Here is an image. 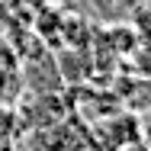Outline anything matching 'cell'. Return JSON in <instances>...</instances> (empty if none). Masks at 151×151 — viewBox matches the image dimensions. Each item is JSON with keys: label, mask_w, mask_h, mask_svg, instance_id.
<instances>
[{"label": "cell", "mask_w": 151, "mask_h": 151, "mask_svg": "<svg viewBox=\"0 0 151 151\" xmlns=\"http://www.w3.org/2000/svg\"><path fill=\"white\" fill-rule=\"evenodd\" d=\"M132 23H135L138 35H142L145 42H151V3H145V6H138V10H135Z\"/></svg>", "instance_id": "6da1fadb"}]
</instances>
